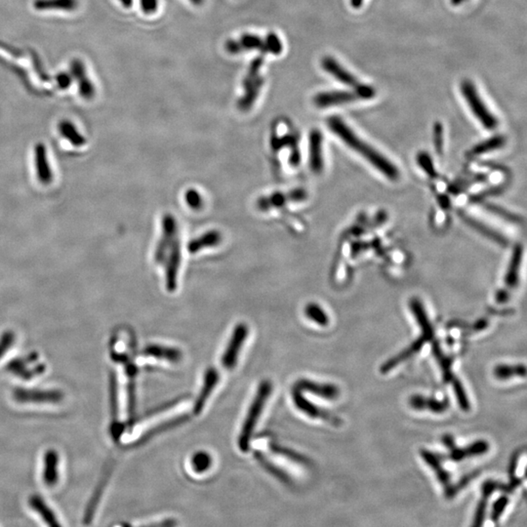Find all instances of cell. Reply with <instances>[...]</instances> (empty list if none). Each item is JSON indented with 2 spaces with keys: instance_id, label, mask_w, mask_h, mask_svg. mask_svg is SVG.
Instances as JSON below:
<instances>
[{
  "instance_id": "1",
  "label": "cell",
  "mask_w": 527,
  "mask_h": 527,
  "mask_svg": "<svg viewBox=\"0 0 527 527\" xmlns=\"http://www.w3.org/2000/svg\"><path fill=\"white\" fill-rule=\"evenodd\" d=\"M327 125L331 131L337 135L347 147L353 149L354 151H358L361 155H363L368 162L372 163L373 166L379 170L387 178L391 179V180H396L398 178L400 172H398V168L389 162L388 158H385L379 151L375 150L374 148H372L367 143H365L363 140H361L343 121L342 118H338V116H331L327 120Z\"/></svg>"
},
{
  "instance_id": "2",
  "label": "cell",
  "mask_w": 527,
  "mask_h": 527,
  "mask_svg": "<svg viewBox=\"0 0 527 527\" xmlns=\"http://www.w3.org/2000/svg\"><path fill=\"white\" fill-rule=\"evenodd\" d=\"M272 391V383L270 381H267V380L263 381L260 386H259L257 393H256L255 398H254L253 402H252L250 407H249L248 413L246 415L241 431H240L239 447L242 452L248 451L249 447H250L252 433L255 430L256 425H257L259 421V417L262 413L264 407H265L266 402H267Z\"/></svg>"
},
{
  "instance_id": "3",
  "label": "cell",
  "mask_w": 527,
  "mask_h": 527,
  "mask_svg": "<svg viewBox=\"0 0 527 527\" xmlns=\"http://www.w3.org/2000/svg\"><path fill=\"white\" fill-rule=\"evenodd\" d=\"M461 93L464 99L468 103L469 108L472 111L473 116L477 118V120L482 123L484 128H486L487 130H494L497 128V118L492 114L486 105L482 101L477 87L472 81L469 80V79L462 81Z\"/></svg>"
},
{
  "instance_id": "4",
  "label": "cell",
  "mask_w": 527,
  "mask_h": 527,
  "mask_svg": "<svg viewBox=\"0 0 527 527\" xmlns=\"http://www.w3.org/2000/svg\"><path fill=\"white\" fill-rule=\"evenodd\" d=\"M421 336L417 338L410 346H408L407 349H403L400 354H396L395 356L389 358V360L385 361L381 367H380V372H381L382 374H387V373L391 372V370L395 369L398 365L405 363V361L412 358L414 354L419 353L422 347H424V345L435 339V330H433V326L421 328Z\"/></svg>"
},
{
  "instance_id": "5",
  "label": "cell",
  "mask_w": 527,
  "mask_h": 527,
  "mask_svg": "<svg viewBox=\"0 0 527 527\" xmlns=\"http://www.w3.org/2000/svg\"><path fill=\"white\" fill-rule=\"evenodd\" d=\"M420 455L428 464L429 467L435 472L438 482L444 486L445 497L447 499L455 497L460 491H459L457 484L455 486L452 484L450 473L445 470L444 465H442L445 460L444 457L438 455V454L428 449H422L420 451Z\"/></svg>"
},
{
  "instance_id": "6",
  "label": "cell",
  "mask_w": 527,
  "mask_h": 527,
  "mask_svg": "<svg viewBox=\"0 0 527 527\" xmlns=\"http://www.w3.org/2000/svg\"><path fill=\"white\" fill-rule=\"evenodd\" d=\"M442 444L449 450V456L444 459H449L450 461L461 462L473 457L482 456L489 450V444L484 440H477L466 447H456L455 440L451 435H442Z\"/></svg>"
},
{
  "instance_id": "7",
  "label": "cell",
  "mask_w": 527,
  "mask_h": 527,
  "mask_svg": "<svg viewBox=\"0 0 527 527\" xmlns=\"http://www.w3.org/2000/svg\"><path fill=\"white\" fill-rule=\"evenodd\" d=\"M515 489V487L510 484H506L492 480L484 482L482 486V499H480L477 510H475L473 526L477 527L484 524V519H486L487 504H488L489 498L494 492L501 491L509 494L514 492Z\"/></svg>"
},
{
  "instance_id": "8",
  "label": "cell",
  "mask_w": 527,
  "mask_h": 527,
  "mask_svg": "<svg viewBox=\"0 0 527 527\" xmlns=\"http://www.w3.org/2000/svg\"><path fill=\"white\" fill-rule=\"evenodd\" d=\"M162 234L156 246L155 261L158 264L164 263L168 249L174 240L178 239V224L172 214H165L162 218Z\"/></svg>"
},
{
  "instance_id": "9",
  "label": "cell",
  "mask_w": 527,
  "mask_h": 527,
  "mask_svg": "<svg viewBox=\"0 0 527 527\" xmlns=\"http://www.w3.org/2000/svg\"><path fill=\"white\" fill-rule=\"evenodd\" d=\"M165 265V286L169 292H174L178 286L179 270L181 266V244L179 237L168 249Z\"/></svg>"
},
{
  "instance_id": "10",
  "label": "cell",
  "mask_w": 527,
  "mask_h": 527,
  "mask_svg": "<svg viewBox=\"0 0 527 527\" xmlns=\"http://www.w3.org/2000/svg\"><path fill=\"white\" fill-rule=\"evenodd\" d=\"M292 398L295 407L300 411H302L303 413L311 417V418L321 419L323 421L328 422V423L333 424L336 427L341 425L342 421L339 417L335 416L334 414L330 413V412L325 411L323 408H319L316 405H312L303 395V391L296 388V387H294L292 391Z\"/></svg>"
},
{
  "instance_id": "11",
  "label": "cell",
  "mask_w": 527,
  "mask_h": 527,
  "mask_svg": "<svg viewBox=\"0 0 527 527\" xmlns=\"http://www.w3.org/2000/svg\"><path fill=\"white\" fill-rule=\"evenodd\" d=\"M248 326L246 323H239L233 331L232 337L228 342L227 349L223 354L222 365L227 369H232L237 365V358L241 347L248 336Z\"/></svg>"
},
{
  "instance_id": "12",
  "label": "cell",
  "mask_w": 527,
  "mask_h": 527,
  "mask_svg": "<svg viewBox=\"0 0 527 527\" xmlns=\"http://www.w3.org/2000/svg\"><path fill=\"white\" fill-rule=\"evenodd\" d=\"M71 74L74 80L78 83L79 95L84 100L90 101L96 96V87L87 76L85 65L83 61L76 59L71 63Z\"/></svg>"
},
{
  "instance_id": "13",
  "label": "cell",
  "mask_w": 527,
  "mask_h": 527,
  "mask_svg": "<svg viewBox=\"0 0 527 527\" xmlns=\"http://www.w3.org/2000/svg\"><path fill=\"white\" fill-rule=\"evenodd\" d=\"M361 100L356 90L354 91H330L321 92L314 97V104L319 108H330Z\"/></svg>"
},
{
  "instance_id": "14",
  "label": "cell",
  "mask_w": 527,
  "mask_h": 527,
  "mask_svg": "<svg viewBox=\"0 0 527 527\" xmlns=\"http://www.w3.org/2000/svg\"><path fill=\"white\" fill-rule=\"evenodd\" d=\"M34 162L37 180L41 185H50L54 179L52 168L49 163L47 149L43 143H37L34 149Z\"/></svg>"
},
{
  "instance_id": "15",
  "label": "cell",
  "mask_w": 527,
  "mask_h": 527,
  "mask_svg": "<svg viewBox=\"0 0 527 527\" xmlns=\"http://www.w3.org/2000/svg\"><path fill=\"white\" fill-rule=\"evenodd\" d=\"M307 197V193L303 190H294L288 193H274L268 197L259 198L257 207L261 211L279 208L288 204V202H301Z\"/></svg>"
},
{
  "instance_id": "16",
  "label": "cell",
  "mask_w": 527,
  "mask_h": 527,
  "mask_svg": "<svg viewBox=\"0 0 527 527\" xmlns=\"http://www.w3.org/2000/svg\"><path fill=\"white\" fill-rule=\"evenodd\" d=\"M14 398L22 403H52L62 400L63 394L59 391L17 389L14 391Z\"/></svg>"
},
{
  "instance_id": "17",
  "label": "cell",
  "mask_w": 527,
  "mask_h": 527,
  "mask_svg": "<svg viewBox=\"0 0 527 527\" xmlns=\"http://www.w3.org/2000/svg\"><path fill=\"white\" fill-rule=\"evenodd\" d=\"M321 67H323L324 71L328 72L330 76H332L333 78L337 79L339 83L344 84V85L356 89L361 84V81L352 72L347 71L342 65H340L331 56H325V57L323 58V60H321Z\"/></svg>"
},
{
  "instance_id": "18",
  "label": "cell",
  "mask_w": 527,
  "mask_h": 527,
  "mask_svg": "<svg viewBox=\"0 0 527 527\" xmlns=\"http://www.w3.org/2000/svg\"><path fill=\"white\" fill-rule=\"evenodd\" d=\"M294 387L301 389L303 393L309 391L325 400H336L340 394L339 389L336 385L316 383L311 380L301 379Z\"/></svg>"
},
{
  "instance_id": "19",
  "label": "cell",
  "mask_w": 527,
  "mask_h": 527,
  "mask_svg": "<svg viewBox=\"0 0 527 527\" xmlns=\"http://www.w3.org/2000/svg\"><path fill=\"white\" fill-rule=\"evenodd\" d=\"M431 349H433V354L435 356V360H437L438 365L442 368V376H444L445 383L451 384L453 388L460 385V380L452 372V363H453L452 358L444 353V351H442V347L440 346V343L435 339L431 341Z\"/></svg>"
},
{
  "instance_id": "20",
  "label": "cell",
  "mask_w": 527,
  "mask_h": 527,
  "mask_svg": "<svg viewBox=\"0 0 527 527\" xmlns=\"http://www.w3.org/2000/svg\"><path fill=\"white\" fill-rule=\"evenodd\" d=\"M219 379H220V375H219L218 370L215 369V368H209L208 370H206L202 391H200V395H198L197 400H195V407H193L195 414L202 413V409L205 407V403H206L213 389H215Z\"/></svg>"
},
{
  "instance_id": "21",
  "label": "cell",
  "mask_w": 527,
  "mask_h": 527,
  "mask_svg": "<svg viewBox=\"0 0 527 527\" xmlns=\"http://www.w3.org/2000/svg\"><path fill=\"white\" fill-rule=\"evenodd\" d=\"M409 405L413 409L418 410V411L429 410V411L433 412V413L440 414L444 413V412L449 409L450 402L449 398H445L442 400H435V398H428V396L414 395L409 398Z\"/></svg>"
},
{
  "instance_id": "22",
  "label": "cell",
  "mask_w": 527,
  "mask_h": 527,
  "mask_svg": "<svg viewBox=\"0 0 527 527\" xmlns=\"http://www.w3.org/2000/svg\"><path fill=\"white\" fill-rule=\"evenodd\" d=\"M310 167L314 173H321L323 169V134L319 130L310 133Z\"/></svg>"
},
{
  "instance_id": "23",
  "label": "cell",
  "mask_w": 527,
  "mask_h": 527,
  "mask_svg": "<svg viewBox=\"0 0 527 527\" xmlns=\"http://www.w3.org/2000/svg\"><path fill=\"white\" fill-rule=\"evenodd\" d=\"M222 241V235L219 230H211L204 233V235L191 240L188 244V251L191 254H195L204 249L212 248L219 246Z\"/></svg>"
},
{
  "instance_id": "24",
  "label": "cell",
  "mask_w": 527,
  "mask_h": 527,
  "mask_svg": "<svg viewBox=\"0 0 527 527\" xmlns=\"http://www.w3.org/2000/svg\"><path fill=\"white\" fill-rule=\"evenodd\" d=\"M462 219L468 224L470 227L475 228L477 232L487 237V239L493 240L496 244H500L501 246H507L508 239L497 230H494L486 225L482 222H480L477 219L472 218V217L468 216L467 214H462Z\"/></svg>"
},
{
  "instance_id": "25",
  "label": "cell",
  "mask_w": 527,
  "mask_h": 527,
  "mask_svg": "<svg viewBox=\"0 0 527 527\" xmlns=\"http://www.w3.org/2000/svg\"><path fill=\"white\" fill-rule=\"evenodd\" d=\"M59 457L55 450H48L44 455L43 482L47 486H54L59 479Z\"/></svg>"
},
{
  "instance_id": "26",
  "label": "cell",
  "mask_w": 527,
  "mask_h": 527,
  "mask_svg": "<svg viewBox=\"0 0 527 527\" xmlns=\"http://www.w3.org/2000/svg\"><path fill=\"white\" fill-rule=\"evenodd\" d=\"M522 254H524V248L517 244L513 250L512 257H510V264L508 266L507 274H506L505 282L508 288H515L517 286Z\"/></svg>"
},
{
  "instance_id": "27",
  "label": "cell",
  "mask_w": 527,
  "mask_h": 527,
  "mask_svg": "<svg viewBox=\"0 0 527 527\" xmlns=\"http://www.w3.org/2000/svg\"><path fill=\"white\" fill-rule=\"evenodd\" d=\"M58 131L62 135L63 138L66 139L76 148H81L86 144L85 137L78 131V127L71 120H61L58 125Z\"/></svg>"
},
{
  "instance_id": "28",
  "label": "cell",
  "mask_w": 527,
  "mask_h": 527,
  "mask_svg": "<svg viewBox=\"0 0 527 527\" xmlns=\"http://www.w3.org/2000/svg\"><path fill=\"white\" fill-rule=\"evenodd\" d=\"M144 354L148 356H153V358L171 361V363H177L182 358L180 349L176 347L160 346V345H150L144 349Z\"/></svg>"
},
{
  "instance_id": "29",
  "label": "cell",
  "mask_w": 527,
  "mask_h": 527,
  "mask_svg": "<svg viewBox=\"0 0 527 527\" xmlns=\"http://www.w3.org/2000/svg\"><path fill=\"white\" fill-rule=\"evenodd\" d=\"M79 6L78 0H34V7L39 11H74Z\"/></svg>"
},
{
  "instance_id": "30",
  "label": "cell",
  "mask_w": 527,
  "mask_h": 527,
  "mask_svg": "<svg viewBox=\"0 0 527 527\" xmlns=\"http://www.w3.org/2000/svg\"><path fill=\"white\" fill-rule=\"evenodd\" d=\"M263 84L264 78L258 76V78L254 80V83H252L249 87L246 88V94L240 98L239 101L237 102V108H239L240 111H247L253 107L254 103L257 100L259 93H260Z\"/></svg>"
},
{
  "instance_id": "31",
  "label": "cell",
  "mask_w": 527,
  "mask_h": 527,
  "mask_svg": "<svg viewBox=\"0 0 527 527\" xmlns=\"http://www.w3.org/2000/svg\"><path fill=\"white\" fill-rule=\"evenodd\" d=\"M30 506L32 508L37 514L41 515L42 519H44L49 526H60L59 522L57 521L55 515L53 514L52 510L46 505L44 500H42L39 495H34L30 498Z\"/></svg>"
},
{
  "instance_id": "32",
  "label": "cell",
  "mask_w": 527,
  "mask_h": 527,
  "mask_svg": "<svg viewBox=\"0 0 527 527\" xmlns=\"http://www.w3.org/2000/svg\"><path fill=\"white\" fill-rule=\"evenodd\" d=\"M494 376L498 380H509L512 377H526V367L524 365H499L493 369Z\"/></svg>"
},
{
  "instance_id": "33",
  "label": "cell",
  "mask_w": 527,
  "mask_h": 527,
  "mask_svg": "<svg viewBox=\"0 0 527 527\" xmlns=\"http://www.w3.org/2000/svg\"><path fill=\"white\" fill-rule=\"evenodd\" d=\"M505 137L502 136V135H496V136H493L492 138L473 147V150L471 151V155H482L489 153V151L498 150V149L502 148L504 144H505Z\"/></svg>"
},
{
  "instance_id": "34",
  "label": "cell",
  "mask_w": 527,
  "mask_h": 527,
  "mask_svg": "<svg viewBox=\"0 0 527 527\" xmlns=\"http://www.w3.org/2000/svg\"><path fill=\"white\" fill-rule=\"evenodd\" d=\"M305 314L308 319L319 324V326H327L330 324V318L321 305L316 303L308 304L305 308Z\"/></svg>"
},
{
  "instance_id": "35",
  "label": "cell",
  "mask_w": 527,
  "mask_h": 527,
  "mask_svg": "<svg viewBox=\"0 0 527 527\" xmlns=\"http://www.w3.org/2000/svg\"><path fill=\"white\" fill-rule=\"evenodd\" d=\"M239 42L244 51L259 50L264 54L268 53L265 41H263L260 36H256V34H244L239 39Z\"/></svg>"
},
{
  "instance_id": "36",
  "label": "cell",
  "mask_w": 527,
  "mask_h": 527,
  "mask_svg": "<svg viewBox=\"0 0 527 527\" xmlns=\"http://www.w3.org/2000/svg\"><path fill=\"white\" fill-rule=\"evenodd\" d=\"M270 450H272L274 453L284 456L286 458L289 459V460L295 462V463L304 464V465H307V464L310 463V461L308 460L305 456L301 455L298 452L289 449L288 447H281V445L277 444H270Z\"/></svg>"
},
{
  "instance_id": "37",
  "label": "cell",
  "mask_w": 527,
  "mask_h": 527,
  "mask_svg": "<svg viewBox=\"0 0 527 527\" xmlns=\"http://www.w3.org/2000/svg\"><path fill=\"white\" fill-rule=\"evenodd\" d=\"M193 470L197 473H202L209 470L212 465V458L209 453L205 451H198L193 454L192 458Z\"/></svg>"
},
{
  "instance_id": "38",
  "label": "cell",
  "mask_w": 527,
  "mask_h": 527,
  "mask_svg": "<svg viewBox=\"0 0 527 527\" xmlns=\"http://www.w3.org/2000/svg\"><path fill=\"white\" fill-rule=\"evenodd\" d=\"M484 208L488 210L491 213L495 214L504 220L508 221V222H512L514 224H521V218L512 212L508 211V210L502 208V207L498 206V205L486 204H484Z\"/></svg>"
},
{
  "instance_id": "39",
  "label": "cell",
  "mask_w": 527,
  "mask_h": 527,
  "mask_svg": "<svg viewBox=\"0 0 527 527\" xmlns=\"http://www.w3.org/2000/svg\"><path fill=\"white\" fill-rule=\"evenodd\" d=\"M256 458H257V460L262 464L266 470L269 471V472L272 473V475L277 477V479L281 480V482H286V484L290 482V477H288V475L282 472L281 469L277 468L274 464L270 463L269 460H267V459L265 458V456L256 453Z\"/></svg>"
},
{
  "instance_id": "40",
  "label": "cell",
  "mask_w": 527,
  "mask_h": 527,
  "mask_svg": "<svg viewBox=\"0 0 527 527\" xmlns=\"http://www.w3.org/2000/svg\"><path fill=\"white\" fill-rule=\"evenodd\" d=\"M263 64L264 58L261 57V56L252 61L250 67H249L248 72H247L246 78L244 80V87L246 89L258 78L259 72L262 69Z\"/></svg>"
},
{
  "instance_id": "41",
  "label": "cell",
  "mask_w": 527,
  "mask_h": 527,
  "mask_svg": "<svg viewBox=\"0 0 527 527\" xmlns=\"http://www.w3.org/2000/svg\"><path fill=\"white\" fill-rule=\"evenodd\" d=\"M417 162L420 165V167L426 172L429 176L431 178H435L438 176L437 171L435 169V165H433V160H431L430 155L425 151H421L418 155H417Z\"/></svg>"
},
{
  "instance_id": "42",
  "label": "cell",
  "mask_w": 527,
  "mask_h": 527,
  "mask_svg": "<svg viewBox=\"0 0 527 527\" xmlns=\"http://www.w3.org/2000/svg\"><path fill=\"white\" fill-rule=\"evenodd\" d=\"M266 48L268 53H272L274 55H279L283 50V45L279 37L275 32L268 34L265 39Z\"/></svg>"
},
{
  "instance_id": "43",
  "label": "cell",
  "mask_w": 527,
  "mask_h": 527,
  "mask_svg": "<svg viewBox=\"0 0 527 527\" xmlns=\"http://www.w3.org/2000/svg\"><path fill=\"white\" fill-rule=\"evenodd\" d=\"M509 498L506 495L501 496L500 498H498L497 500L494 502L491 510L492 521L495 522V524L496 522H498L499 519H500L501 515H503L504 510H506V508L509 505Z\"/></svg>"
},
{
  "instance_id": "44",
  "label": "cell",
  "mask_w": 527,
  "mask_h": 527,
  "mask_svg": "<svg viewBox=\"0 0 527 527\" xmlns=\"http://www.w3.org/2000/svg\"><path fill=\"white\" fill-rule=\"evenodd\" d=\"M185 200L186 204L191 209L200 210L204 206V198L197 190H193V189L186 191Z\"/></svg>"
},
{
  "instance_id": "45",
  "label": "cell",
  "mask_w": 527,
  "mask_h": 527,
  "mask_svg": "<svg viewBox=\"0 0 527 527\" xmlns=\"http://www.w3.org/2000/svg\"><path fill=\"white\" fill-rule=\"evenodd\" d=\"M433 144L438 155H442L444 151V125L438 121L433 125Z\"/></svg>"
},
{
  "instance_id": "46",
  "label": "cell",
  "mask_w": 527,
  "mask_h": 527,
  "mask_svg": "<svg viewBox=\"0 0 527 527\" xmlns=\"http://www.w3.org/2000/svg\"><path fill=\"white\" fill-rule=\"evenodd\" d=\"M186 420H188V415H185V416L177 417V418L164 422V423H162V425L158 427V428L153 429V430L149 431L148 435H146V438H144H144H150L153 437V435L160 433V431L168 430V429L172 428V427L180 425V424L184 423Z\"/></svg>"
},
{
  "instance_id": "47",
  "label": "cell",
  "mask_w": 527,
  "mask_h": 527,
  "mask_svg": "<svg viewBox=\"0 0 527 527\" xmlns=\"http://www.w3.org/2000/svg\"><path fill=\"white\" fill-rule=\"evenodd\" d=\"M15 342V334L13 331H6L0 336V358L4 356Z\"/></svg>"
},
{
  "instance_id": "48",
  "label": "cell",
  "mask_w": 527,
  "mask_h": 527,
  "mask_svg": "<svg viewBox=\"0 0 527 527\" xmlns=\"http://www.w3.org/2000/svg\"><path fill=\"white\" fill-rule=\"evenodd\" d=\"M111 398L114 421L116 422L118 418V384H116V378L114 376L111 378Z\"/></svg>"
},
{
  "instance_id": "49",
  "label": "cell",
  "mask_w": 527,
  "mask_h": 527,
  "mask_svg": "<svg viewBox=\"0 0 527 527\" xmlns=\"http://www.w3.org/2000/svg\"><path fill=\"white\" fill-rule=\"evenodd\" d=\"M296 144H297V140H296L295 137L291 136V135H289V136H283L282 138H274L272 141V146L274 147L276 150H279V149L288 146L295 148Z\"/></svg>"
},
{
  "instance_id": "50",
  "label": "cell",
  "mask_w": 527,
  "mask_h": 527,
  "mask_svg": "<svg viewBox=\"0 0 527 527\" xmlns=\"http://www.w3.org/2000/svg\"><path fill=\"white\" fill-rule=\"evenodd\" d=\"M74 78H72L71 72H62L56 76V83L60 89H67L72 85Z\"/></svg>"
},
{
  "instance_id": "51",
  "label": "cell",
  "mask_w": 527,
  "mask_h": 527,
  "mask_svg": "<svg viewBox=\"0 0 527 527\" xmlns=\"http://www.w3.org/2000/svg\"><path fill=\"white\" fill-rule=\"evenodd\" d=\"M142 10L146 14H153L158 8V0H140Z\"/></svg>"
},
{
  "instance_id": "52",
  "label": "cell",
  "mask_w": 527,
  "mask_h": 527,
  "mask_svg": "<svg viewBox=\"0 0 527 527\" xmlns=\"http://www.w3.org/2000/svg\"><path fill=\"white\" fill-rule=\"evenodd\" d=\"M225 47L226 50H227L228 53H230V54L235 55L244 52V49H242L241 44H240L239 41H234V39H230V41L226 42Z\"/></svg>"
},
{
  "instance_id": "53",
  "label": "cell",
  "mask_w": 527,
  "mask_h": 527,
  "mask_svg": "<svg viewBox=\"0 0 527 527\" xmlns=\"http://www.w3.org/2000/svg\"><path fill=\"white\" fill-rule=\"evenodd\" d=\"M508 299H509V294H508L507 291H499L497 295H496V301L498 303H501V304L507 302Z\"/></svg>"
},
{
  "instance_id": "54",
  "label": "cell",
  "mask_w": 527,
  "mask_h": 527,
  "mask_svg": "<svg viewBox=\"0 0 527 527\" xmlns=\"http://www.w3.org/2000/svg\"><path fill=\"white\" fill-rule=\"evenodd\" d=\"M365 0H351V6L354 9H360L363 6Z\"/></svg>"
},
{
  "instance_id": "55",
  "label": "cell",
  "mask_w": 527,
  "mask_h": 527,
  "mask_svg": "<svg viewBox=\"0 0 527 527\" xmlns=\"http://www.w3.org/2000/svg\"><path fill=\"white\" fill-rule=\"evenodd\" d=\"M120 1L125 8H130L133 4V0H120Z\"/></svg>"
},
{
  "instance_id": "56",
  "label": "cell",
  "mask_w": 527,
  "mask_h": 527,
  "mask_svg": "<svg viewBox=\"0 0 527 527\" xmlns=\"http://www.w3.org/2000/svg\"><path fill=\"white\" fill-rule=\"evenodd\" d=\"M195 6H200L204 3V0H190Z\"/></svg>"
},
{
  "instance_id": "57",
  "label": "cell",
  "mask_w": 527,
  "mask_h": 527,
  "mask_svg": "<svg viewBox=\"0 0 527 527\" xmlns=\"http://www.w3.org/2000/svg\"><path fill=\"white\" fill-rule=\"evenodd\" d=\"M466 1V0H451V3L453 6H460L462 2Z\"/></svg>"
}]
</instances>
